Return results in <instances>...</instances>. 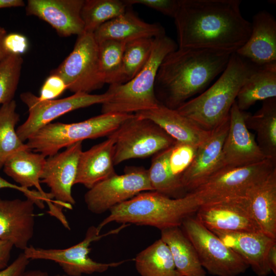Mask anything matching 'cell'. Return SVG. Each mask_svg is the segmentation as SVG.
<instances>
[{
  "mask_svg": "<svg viewBox=\"0 0 276 276\" xmlns=\"http://www.w3.org/2000/svg\"><path fill=\"white\" fill-rule=\"evenodd\" d=\"M116 142L114 165L150 156L173 146L176 141L153 121L134 114L113 132Z\"/></svg>",
  "mask_w": 276,
  "mask_h": 276,
  "instance_id": "cell-8",
  "label": "cell"
},
{
  "mask_svg": "<svg viewBox=\"0 0 276 276\" xmlns=\"http://www.w3.org/2000/svg\"><path fill=\"white\" fill-rule=\"evenodd\" d=\"M245 196L261 231L276 239V169L249 189Z\"/></svg>",
  "mask_w": 276,
  "mask_h": 276,
  "instance_id": "cell-25",
  "label": "cell"
},
{
  "mask_svg": "<svg viewBox=\"0 0 276 276\" xmlns=\"http://www.w3.org/2000/svg\"><path fill=\"white\" fill-rule=\"evenodd\" d=\"M126 224L104 234H100L97 227L91 226L86 232L84 238L79 243L64 249H45L29 245L24 251L30 260H45L58 263L66 275L82 276L94 273H102L109 268L123 264L125 261L111 263H100L91 259L88 256L90 245L105 236L118 233Z\"/></svg>",
  "mask_w": 276,
  "mask_h": 276,
  "instance_id": "cell-10",
  "label": "cell"
},
{
  "mask_svg": "<svg viewBox=\"0 0 276 276\" xmlns=\"http://www.w3.org/2000/svg\"><path fill=\"white\" fill-rule=\"evenodd\" d=\"M181 226L194 246L202 266L210 274L237 276L249 268L240 256L196 218L188 217Z\"/></svg>",
  "mask_w": 276,
  "mask_h": 276,
  "instance_id": "cell-7",
  "label": "cell"
},
{
  "mask_svg": "<svg viewBox=\"0 0 276 276\" xmlns=\"http://www.w3.org/2000/svg\"><path fill=\"white\" fill-rule=\"evenodd\" d=\"M66 89L67 86L60 77L51 74L44 82L38 98L41 101L54 100Z\"/></svg>",
  "mask_w": 276,
  "mask_h": 276,
  "instance_id": "cell-38",
  "label": "cell"
},
{
  "mask_svg": "<svg viewBox=\"0 0 276 276\" xmlns=\"http://www.w3.org/2000/svg\"><path fill=\"white\" fill-rule=\"evenodd\" d=\"M7 34L5 28L0 27V62L8 55L5 50L3 45V40L5 36Z\"/></svg>",
  "mask_w": 276,
  "mask_h": 276,
  "instance_id": "cell-46",
  "label": "cell"
},
{
  "mask_svg": "<svg viewBox=\"0 0 276 276\" xmlns=\"http://www.w3.org/2000/svg\"><path fill=\"white\" fill-rule=\"evenodd\" d=\"M240 0H179L173 18L178 48L236 52L248 39L251 22Z\"/></svg>",
  "mask_w": 276,
  "mask_h": 276,
  "instance_id": "cell-1",
  "label": "cell"
},
{
  "mask_svg": "<svg viewBox=\"0 0 276 276\" xmlns=\"http://www.w3.org/2000/svg\"><path fill=\"white\" fill-rule=\"evenodd\" d=\"M197 148L190 144L176 142L172 146L169 157V168L173 175L180 181L182 174L193 161Z\"/></svg>",
  "mask_w": 276,
  "mask_h": 276,
  "instance_id": "cell-37",
  "label": "cell"
},
{
  "mask_svg": "<svg viewBox=\"0 0 276 276\" xmlns=\"http://www.w3.org/2000/svg\"><path fill=\"white\" fill-rule=\"evenodd\" d=\"M98 43L100 70L105 84L110 85L125 83L122 61L126 43L105 40Z\"/></svg>",
  "mask_w": 276,
  "mask_h": 276,
  "instance_id": "cell-34",
  "label": "cell"
},
{
  "mask_svg": "<svg viewBox=\"0 0 276 276\" xmlns=\"http://www.w3.org/2000/svg\"><path fill=\"white\" fill-rule=\"evenodd\" d=\"M13 245L9 241L0 240V271L9 265Z\"/></svg>",
  "mask_w": 276,
  "mask_h": 276,
  "instance_id": "cell-43",
  "label": "cell"
},
{
  "mask_svg": "<svg viewBox=\"0 0 276 276\" xmlns=\"http://www.w3.org/2000/svg\"><path fill=\"white\" fill-rule=\"evenodd\" d=\"M29 261L23 252L20 254L10 265L0 271V276H20L26 271Z\"/></svg>",
  "mask_w": 276,
  "mask_h": 276,
  "instance_id": "cell-42",
  "label": "cell"
},
{
  "mask_svg": "<svg viewBox=\"0 0 276 276\" xmlns=\"http://www.w3.org/2000/svg\"><path fill=\"white\" fill-rule=\"evenodd\" d=\"M172 146L154 154L147 172L153 191L177 198L184 196L182 194L185 191L181 181L173 175L169 168V157Z\"/></svg>",
  "mask_w": 276,
  "mask_h": 276,
  "instance_id": "cell-31",
  "label": "cell"
},
{
  "mask_svg": "<svg viewBox=\"0 0 276 276\" xmlns=\"http://www.w3.org/2000/svg\"><path fill=\"white\" fill-rule=\"evenodd\" d=\"M16 108L14 100L0 107V170L12 154L21 150L29 149L19 139L15 129L19 121Z\"/></svg>",
  "mask_w": 276,
  "mask_h": 276,
  "instance_id": "cell-32",
  "label": "cell"
},
{
  "mask_svg": "<svg viewBox=\"0 0 276 276\" xmlns=\"http://www.w3.org/2000/svg\"><path fill=\"white\" fill-rule=\"evenodd\" d=\"M20 97L29 110L28 119L16 129V133L22 142L61 116L94 104H102L109 98L106 91L99 95L76 93L63 99L44 101L40 100L31 92L23 93Z\"/></svg>",
  "mask_w": 276,
  "mask_h": 276,
  "instance_id": "cell-12",
  "label": "cell"
},
{
  "mask_svg": "<svg viewBox=\"0 0 276 276\" xmlns=\"http://www.w3.org/2000/svg\"><path fill=\"white\" fill-rule=\"evenodd\" d=\"M154 38H142L126 42L122 61L125 82L135 77L148 61Z\"/></svg>",
  "mask_w": 276,
  "mask_h": 276,
  "instance_id": "cell-35",
  "label": "cell"
},
{
  "mask_svg": "<svg viewBox=\"0 0 276 276\" xmlns=\"http://www.w3.org/2000/svg\"><path fill=\"white\" fill-rule=\"evenodd\" d=\"M196 212L197 220L210 231L262 232L246 196L225 198L202 204Z\"/></svg>",
  "mask_w": 276,
  "mask_h": 276,
  "instance_id": "cell-14",
  "label": "cell"
},
{
  "mask_svg": "<svg viewBox=\"0 0 276 276\" xmlns=\"http://www.w3.org/2000/svg\"><path fill=\"white\" fill-rule=\"evenodd\" d=\"M3 188L15 189L22 192L26 196V198L32 200L35 205L40 209L44 208L43 202H46L48 200L47 198L37 191L30 190L18 185L11 183L0 176V189Z\"/></svg>",
  "mask_w": 276,
  "mask_h": 276,
  "instance_id": "cell-41",
  "label": "cell"
},
{
  "mask_svg": "<svg viewBox=\"0 0 276 276\" xmlns=\"http://www.w3.org/2000/svg\"><path fill=\"white\" fill-rule=\"evenodd\" d=\"M51 74L60 77L67 89L74 93L100 89L105 83L99 65L98 43L93 33L84 32L78 36L70 55Z\"/></svg>",
  "mask_w": 276,
  "mask_h": 276,
  "instance_id": "cell-9",
  "label": "cell"
},
{
  "mask_svg": "<svg viewBox=\"0 0 276 276\" xmlns=\"http://www.w3.org/2000/svg\"><path fill=\"white\" fill-rule=\"evenodd\" d=\"M201 204L194 192L174 198L153 191L143 192L112 207L97 228L100 233L103 227L113 222L150 226L160 231L181 226L183 220L196 212Z\"/></svg>",
  "mask_w": 276,
  "mask_h": 276,
  "instance_id": "cell-4",
  "label": "cell"
},
{
  "mask_svg": "<svg viewBox=\"0 0 276 276\" xmlns=\"http://www.w3.org/2000/svg\"><path fill=\"white\" fill-rule=\"evenodd\" d=\"M211 231L240 256L257 275L267 276L271 272L266 256L276 239L262 232Z\"/></svg>",
  "mask_w": 276,
  "mask_h": 276,
  "instance_id": "cell-20",
  "label": "cell"
},
{
  "mask_svg": "<svg viewBox=\"0 0 276 276\" xmlns=\"http://www.w3.org/2000/svg\"><path fill=\"white\" fill-rule=\"evenodd\" d=\"M134 261L141 276H182L168 247L160 239L137 254Z\"/></svg>",
  "mask_w": 276,
  "mask_h": 276,
  "instance_id": "cell-30",
  "label": "cell"
},
{
  "mask_svg": "<svg viewBox=\"0 0 276 276\" xmlns=\"http://www.w3.org/2000/svg\"><path fill=\"white\" fill-rule=\"evenodd\" d=\"M152 191L147 170L130 168L124 174H116L88 189L84 201L90 212L101 214L140 193Z\"/></svg>",
  "mask_w": 276,
  "mask_h": 276,
  "instance_id": "cell-13",
  "label": "cell"
},
{
  "mask_svg": "<svg viewBox=\"0 0 276 276\" xmlns=\"http://www.w3.org/2000/svg\"><path fill=\"white\" fill-rule=\"evenodd\" d=\"M23 59L20 55L9 54L0 62V104L13 100L18 85Z\"/></svg>",
  "mask_w": 276,
  "mask_h": 276,
  "instance_id": "cell-36",
  "label": "cell"
},
{
  "mask_svg": "<svg viewBox=\"0 0 276 276\" xmlns=\"http://www.w3.org/2000/svg\"><path fill=\"white\" fill-rule=\"evenodd\" d=\"M54 276H67L66 274H56Z\"/></svg>",
  "mask_w": 276,
  "mask_h": 276,
  "instance_id": "cell-48",
  "label": "cell"
},
{
  "mask_svg": "<svg viewBox=\"0 0 276 276\" xmlns=\"http://www.w3.org/2000/svg\"><path fill=\"white\" fill-rule=\"evenodd\" d=\"M245 113L235 101L231 109L228 130L222 150L223 168L247 166L266 159L255 135L246 125Z\"/></svg>",
  "mask_w": 276,
  "mask_h": 276,
  "instance_id": "cell-16",
  "label": "cell"
},
{
  "mask_svg": "<svg viewBox=\"0 0 276 276\" xmlns=\"http://www.w3.org/2000/svg\"><path fill=\"white\" fill-rule=\"evenodd\" d=\"M251 31L246 43L236 53L258 65L276 62V21L266 10L252 19Z\"/></svg>",
  "mask_w": 276,
  "mask_h": 276,
  "instance_id": "cell-21",
  "label": "cell"
},
{
  "mask_svg": "<svg viewBox=\"0 0 276 276\" xmlns=\"http://www.w3.org/2000/svg\"><path fill=\"white\" fill-rule=\"evenodd\" d=\"M276 162L269 159L238 167H224L192 192L202 204L225 198L245 196L247 191L274 169Z\"/></svg>",
  "mask_w": 276,
  "mask_h": 276,
  "instance_id": "cell-11",
  "label": "cell"
},
{
  "mask_svg": "<svg viewBox=\"0 0 276 276\" xmlns=\"http://www.w3.org/2000/svg\"><path fill=\"white\" fill-rule=\"evenodd\" d=\"M129 6L144 5L164 15L174 18L178 9L179 0H124Z\"/></svg>",
  "mask_w": 276,
  "mask_h": 276,
  "instance_id": "cell-39",
  "label": "cell"
},
{
  "mask_svg": "<svg viewBox=\"0 0 276 276\" xmlns=\"http://www.w3.org/2000/svg\"><path fill=\"white\" fill-rule=\"evenodd\" d=\"M35 203L31 199L0 198V240L10 242L23 251L33 237Z\"/></svg>",
  "mask_w": 276,
  "mask_h": 276,
  "instance_id": "cell-19",
  "label": "cell"
},
{
  "mask_svg": "<svg viewBox=\"0 0 276 276\" xmlns=\"http://www.w3.org/2000/svg\"><path fill=\"white\" fill-rule=\"evenodd\" d=\"M131 7L129 6L122 14L105 22L93 33L98 43L105 40L126 43L139 38H155L166 34L160 24L143 21Z\"/></svg>",
  "mask_w": 276,
  "mask_h": 276,
  "instance_id": "cell-24",
  "label": "cell"
},
{
  "mask_svg": "<svg viewBox=\"0 0 276 276\" xmlns=\"http://www.w3.org/2000/svg\"><path fill=\"white\" fill-rule=\"evenodd\" d=\"M180 226L160 231V239L167 245L174 264L182 276H206L196 249Z\"/></svg>",
  "mask_w": 276,
  "mask_h": 276,
  "instance_id": "cell-27",
  "label": "cell"
},
{
  "mask_svg": "<svg viewBox=\"0 0 276 276\" xmlns=\"http://www.w3.org/2000/svg\"><path fill=\"white\" fill-rule=\"evenodd\" d=\"M245 122L248 129L256 131L257 143L266 158L276 162V97L263 101L254 114L246 112Z\"/></svg>",
  "mask_w": 276,
  "mask_h": 276,
  "instance_id": "cell-29",
  "label": "cell"
},
{
  "mask_svg": "<svg viewBox=\"0 0 276 276\" xmlns=\"http://www.w3.org/2000/svg\"><path fill=\"white\" fill-rule=\"evenodd\" d=\"M133 115L102 113L77 123H51L30 136L26 144L30 150L49 157L77 142L108 136Z\"/></svg>",
  "mask_w": 276,
  "mask_h": 276,
  "instance_id": "cell-6",
  "label": "cell"
},
{
  "mask_svg": "<svg viewBox=\"0 0 276 276\" xmlns=\"http://www.w3.org/2000/svg\"><path fill=\"white\" fill-rule=\"evenodd\" d=\"M276 97V62L259 65L241 87L236 100L245 111L257 101Z\"/></svg>",
  "mask_w": 276,
  "mask_h": 276,
  "instance_id": "cell-28",
  "label": "cell"
},
{
  "mask_svg": "<svg viewBox=\"0 0 276 276\" xmlns=\"http://www.w3.org/2000/svg\"><path fill=\"white\" fill-rule=\"evenodd\" d=\"M229 123V118L212 130L208 139L198 147L193 161L181 177L185 192H193L223 168L222 150Z\"/></svg>",
  "mask_w": 276,
  "mask_h": 276,
  "instance_id": "cell-17",
  "label": "cell"
},
{
  "mask_svg": "<svg viewBox=\"0 0 276 276\" xmlns=\"http://www.w3.org/2000/svg\"><path fill=\"white\" fill-rule=\"evenodd\" d=\"M46 156L29 149L15 152L6 160L4 172L19 186L29 189L34 187L41 195L53 200L50 193H45L40 185V177L46 161Z\"/></svg>",
  "mask_w": 276,
  "mask_h": 276,
  "instance_id": "cell-26",
  "label": "cell"
},
{
  "mask_svg": "<svg viewBox=\"0 0 276 276\" xmlns=\"http://www.w3.org/2000/svg\"><path fill=\"white\" fill-rule=\"evenodd\" d=\"M178 48L165 34L154 38L150 57L143 68L130 80L109 85V98L102 104V113L132 114L150 110L159 104L154 93L157 72L164 58Z\"/></svg>",
  "mask_w": 276,
  "mask_h": 276,
  "instance_id": "cell-5",
  "label": "cell"
},
{
  "mask_svg": "<svg viewBox=\"0 0 276 276\" xmlns=\"http://www.w3.org/2000/svg\"><path fill=\"white\" fill-rule=\"evenodd\" d=\"M267 263L271 272L276 274V241L270 247L266 256Z\"/></svg>",
  "mask_w": 276,
  "mask_h": 276,
  "instance_id": "cell-44",
  "label": "cell"
},
{
  "mask_svg": "<svg viewBox=\"0 0 276 276\" xmlns=\"http://www.w3.org/2000/svg\"><path fill=\"white\" fill-rule=\"evenodd\" d=\"M129 6L124 0H84L81 12L84 32L94 33L124 13Z\"/></svg>",
  "mask_w": 276,
  "mask_h": 276,
  "instance_id": "cell-33",
  "label": "cell"
},
{
  "mask_svg": "<svg viewBox=\"0 0 276 276\" xmlns=\"http://www.w3.org/2000/svg\"><path fill=\"white\" fill-rule=\"evenodd\" d=\"M84 0H28L27 15L35 16L54 28L59 35L68 37L84 32L81 12Z\"/></svg>",
  "mask_w": 276,
  "mask_h": 276,
  "instance_id": "cell-18",
  "label": "cell"
},
{
  "mask_svg": "<svg viewBox=\"0 0 276 276\" xmlns=\"http://www.w3.org/2000/svg\"><path fill=\"white\" fill-rule=\"evenodd\" d=\"M258 66L236 52L232 53L217 81L176 110L203 129L211 131L229 118L241 87Z\"/></svg>",
  "mask_w": 276,
  "mask_h": 276,
  "instance_id": "cell-3",
  "label": "cell"
},
{
  "mask_svg": "<svg viewBox=\"0 0 276 276\" xmlns=\"http://www.w3.org/2000/svg\"><path fill=\"white\" fill-rule=\"evenodd\" d=\"M5 50L9 54L20 55L26 52L28 47L27 38L18 33L7 34L3 40Z\"/></svg>",
  "mask_w": 276,
  "mask_h": 276,
  "instance_id": "cell-40",
  "label": "cell"
},
{
  "mask_svg": "<svg viewBox=\"0 0 276 276\" xmlns=\"http://www.w3.org/2000/svg\"><path fill=\"white\" fill-rule=\"evenodd\" d=\"M116 138L112 133L104 141L81 152L75 184L89 189L97 183L116 174L113 155Z\"/></svg>",
  "mask_w": 276,
  "mask_h": 276,
  "instance_id": "cell-23",
  "label": "cell"
},
{
  "mask_svg": "<svg viewBox=\"0 0 276 276\" xmlns=\"http://www.w3.org/2000/svg\"><path fill=\"white\" fill-rule=\"evenodd\" d=\"M20 276H49L48 273L40 270L25 271Z\"/></svg>",
  "mask_w": 276,
  "mask_h": 276,
  "instance_id": "cell-47",
  "label": "cell"
},
{
  "mask_svg": "<svg viewBox=\"0 0 276 276\" xmlns=\"http://www.w3.org/2000/svg\"><path fill=\"white\" fill-rule=\"evenodd\" d=\"M134 114L140 118L153 121L176 142L198 147L211 134V131L203 129L176 109L168 108L160 103L154 108Z\"/></svg>",
  "mask_w": 276,
  "mask_h": 276,
  "instance_id": "cell-22",
  "label": "cell"
},
{
  "mask_svg": "<svg viewBox=\"0 0 276 276\" xmlns=\"http://www.w3.org/2000/svg\"><path fill=\"white\" fill-rule=\"evenodd\" d=\"M82 142L66 147L61 152L46 159L40 182L46 184L50 193L61 207L72 209L76 201L72 189L75 185Z\"/></svg>",
  "mask_w": 276,
  "mask_h": 276,
  "instance_id": "cell-15",
  "label": "cell"
},
{
  "mask_svg": "<svg viewBox=\"0 0 276 276\" xmlns=\"http://www.w3.org/2000/svg\"><path fill=\"white\" fill-rule=\"evenodd\" d=\"M25 6L22 0H0V9L11 7H21Z\"/></svg>",
  "mask_w": 276,
  "mask_h": 276,
  "instance_id": "cell-45",
  "label": "cell"
},
{
  "mask_svg": "<svg viewBox=\"0 0 276 276\" xmlns=\"http://www.w3.org/2000/svg\"><path fill=\"white\" fill-rule=\"evenodd\" d=\"M232 54L189 48H178L169 53L159 66L154 83L159 103L176 109L223 72Z\"/></svg>",
  "mask_w": 276,
  "mask_h": 276,
  "instance_id": "cell-2",
  "label": "cell"
}]
</instances>
